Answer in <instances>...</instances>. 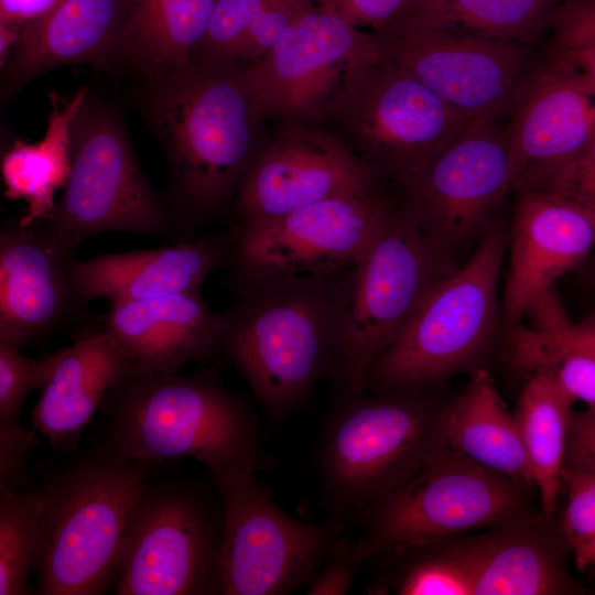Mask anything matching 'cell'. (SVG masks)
<instances>
[{
	"mask_svg": "<svg viewBox=\"0 0 595 595\" xmlns=\"http://www.w3.org/2000/svg\"><path fill=\"white\" fill-rule=\"evenodd\" d=\"M345 271L234 267L227 279L234 302L217 314L215 356L241 374L272 423L298 413L333 375L345 327Z\"/></svg>",
	"mask_w": 595,
	"mask_h": 595,
	"instance_id": "cell-1",
	"label": "cell"
},
{
	"mask_svg": "<svg viewBox=\"0 0 595 595\" xmlns=\"http://www.w3.org/2000/svg\"><path fill=\"white\" fill-rule=\"evenodd\" d=\"M147 119L163 151L165 199L186 229L231 208L267 141L240 66H192L147 84Z\"/></svg>",
	"mask_w": 595,
	"mask_h": 595,
	"instance_id": "cell-2",
	"label": "cell"
},
{
	"mask_svg": "<svg viewBox=\"0 0 595 595\" xmlns=\"http://www.w3.org/2000/svg\"><path fill=\"white\" fill-rule=\"evenodd\" d=\"M218 370L180 376L126 365L101 404L116 452L152 465L193 458L207 475L271 468L250 401L227 388Z\"/></svg>",
	"mask_w": 595,
	"mask_h": 595,
	"instance_id": "cell-3",
	"label": "cell"
},
{
	"mask_svg": "<svg viewBox=\"0 0 595 595\" xmlns=\"http://www.w3.org/2000/svg\"><path fill=\"white\" fill-rule=\"evenodd\" d=\"M151 466L123 458L109 441L48 479L41 490L37 594L98 595L115 586L133 511L152 479Z\"/></svg>",
	"mask_w": 595,
	"mask_h": 595,
	"instance_id": "cell-4",
	"label": "cell"
},
{
	"mask_svg": "<svg viewBox=\"0 0 595 595\" xmlns=\"http://www.w3.org/2000/svg\"><path fill=\"white\" fill-rule=\"evenodd\" d=\"M430 389L334 398L316 450L323 505L342 521L403 485L444 444Z\"/></svg>",
	"mask_w": 595,
	"mask_h": 595,
	"instance_id": "cell-5",
	"label": "cell"
},
{
	"mask_svg": "<svg viewBox=\"0 0 595 595\" xmlns=\"http://www.w3.org/2000/svg\"><path fill=\"white\" fill-rule=\"evenodd\" d=\"M505 235L490 228L469 260L436 281L369 368L364 391L431 389L475 359L498 318Z\"/></svg>",
	"mask_w": 595,
	"mask_h": 595,
	"instance_id": "cell-6",
	"label": "cell"
},
{
	"mask_svg": "<svg viewBox=\"0 0 595 595\" xmlns=\"http://www.w3.org/2000/svg\"><path fill=\"white\" fill-rule=\"evenodd\" d=\"M472 121L381 52L351 76L320 127L346 145L380 182L399 187Z\"/></svg>",
	"mask_w": 595,
	"mask_h": 595,
	"instance_id": "cell-7",
	"label": "cell"
},
{
	"mask_svg": "<svg viewBox=\"0 0 595 595\" xmlns=\"http://www.w3.org/2000/svg\"><path fill=\"white\" fill-rule=\"evenodd\" d=\"M71 174L51 230L77 245L119 231L191 239L178 216L144 175L119 111L90 93L72 126Z\"/></svg>",
	"mask_w": 595,
	"mask_h": 595,
	"instance_id": "cell-8",
	"label": "cell"
},
{
	"mask_svg": "<svg viewBox=\"0 0 595 595\" xmlns=\"http://www.w3.org/2000/svg\"><path fill=\"white\" fill-rule=\"evenodd\" d=\"M224 508L208 479H152L121 551L117 595L221 594Z\"/></svg>",
	"mask_w": 595,
	"mask_h": 595,
	"instance_id": "cell-9",
	"label": "cell"
},
{
	"mask_svg": "<svg viewBox=\"0 0 595 595\" xmlns=\"http://www.w3.org/2000/svg\"><path fill=\"white\" fill-rule=\"evenodd\" d=\"M454 270L401 205L367 255L345 271V327L334 398L364 392L366 375L431 286Z\"/></svg>",
	"mask_w": 595,
	"mask_h": 595,
	"instance_id": "cell-10",
	"label": "cell"
},
{
	"mask_svg": "<svg viewBox=\"0 0 595 595\" xmlns=\"http://www.w3.org/2000/svg\"><path fill=\"white\" fill-rule=\"evenodd\" d=\"M513 483L444 443L403 485L354 517L364 565L510 518L519 507Z\"/></svg>",
	"mask_w": 595,
	"mask_h": 595,
	"instance_id": "cell-11",
	"label": "cell"
},
{
	"mask_svg": "<svg viewBox=\"0 0 595 595\" xmlns=\"http://www.w3.org/2000/svg\"><path fill=\"white\" fill-rule=\"evenodd\" d=\"M224 508L223 595H281L309 585L345 521L288 515L257 473L207 475Z\"/></svg>",
	"mask_w": 595,
	"mask_h": 595,
	"instance_id": "cell-12",
	"label": "cell"
},
{
	"mask_svg": "<svg viewBox=\"0 0 595 595\" xmlns=\"http://www.w3.org/2000/svg\"><path fill=\"white\" fill-rule=\"evenodd\" d=\"M380 54L374 32L351 25L317 2L240 72L264 122L320 126L351 76Z\"/></svg>",
	"mask_w": 595,
	"mask_h": 595,
	"instance_id": "cell-13",
	"label": "cell"
},
{
	"mask_svg": "<svg viewBox=\"0 0 595 595\" xmlns=\"http://www.w3.org/2000/svg\"><path fill=\"white\" fill-rule=\"evenodd\" d=\"M371 32L388 60L472 120L511 116L534 71L522 43L407 20Z\"/></svg>",
	"mask_w": 595,
	"mask_h": 595,
	"instance_id": "cell-14",
	"label": "cell"
},
{
	"mask_svg": "<svg viewBox=\"0 0 595 595\" xmlns=\"http://www.w3.org/2000/svg\"><path fill=\"white\" fill-rule=\"evenodd\" d=\"M383 190L382 184L275 219L234 225L229 262L295 275L345 271L363 260L399 206Z\"/></svg>",
	"mask_w": 595,
	"mask_h": 595,
	"instance_id": "cell-15",
	"label": "cell"
},
{
	"mask_svg": "<svg viewBox=\"0 0 595 595\" xmlns=\"http://www.w3.org/2000/svg\"><path fill=\"white\" fill-rule=\"evenodd\" d=\"M401 205L448 258L480 234L506 195L513 170L505 129L473 120L422 171L398 187Z\"/></svg>",
	"mask_w": 595,
	"mask_h": 595,
	"instance_id": "cell-16",
	"label": "cell"
},
{
	"mask_svg": "<svg viewBox=\"0 0 595 595\" xmlns=\"http://www.w3.org/2000/svg\"><path fill=\"white\" fill-rule=\"evenodd\" d=\"M78 246L44 220L0 228V338L20 347L61 333L74 336L99 317L80 296L74 268Z\"/></svg>",
	"mask_w": 595,
	"mask_h": 595,
	"instance_id": "cell-17",
	"label": "cell"
},
{
	"mask_svg": "<svg viewBox=\"0 0 595 595\" xmlns=\"http://www.w3.org/2000/svg\"><path fill=\"white\" fill-rule=\"evenodd\" d=\"M385 183L320 126H279L231 205L235 225L275 219Z\"/></svg>",
	"mask_w": 595,
	"mask_h": 595,
	"instance_id": "cell-18",
	"label": "cell"
},
{
	"mask_svg": "<svg viewBox=\"0 0 595 595\" xmlns=\"http://www.w3.org/2000/svg\"><path fill=\"white\" fill-rule=\"evenodd\" d=\"M517 193L540 190L595 139V88L558 56L534 69L505 129Z\"/></svg>",
	"mask_w": 595,
	"mask_h": 595,
	"instance_id": "cell-19",
	"label": "cell"
},
{
	"mask_svg": "<svg viewBox=\"0 0 595 595\" xmlns=\"http://www.w3.org/2000/svg\"><path fill=\"white\" fill-rule=\"evenodd\" d=\"M502 316L520 324L554 281L595 249V215L550 192L518 193Z\"/></svg>",
	"mask_w": 595,
	"mask_h": 595,
	"instance_id": "cell-20",
	"label": "cell"
},
{
	"mask_svg": "<svg viewBox=\"0 0 595 595\" xmlns=\"http://www.w3.org/2000/svg\"><path fill=\"white\" fill-rule=\"evenodd\" d=\"M102 328L130 367L177 372L215 356L217 314L192 290L159 299L109 302Z\"/></svg>",
	"mask_w": 595,
	"mask_h": 595,
	"instance_id": "cell-21",
	"label": "cell"
},
{
	"mask_svg": "<svg viewBox=\"0 0 595 595\" xmlns=\"http://www.w3.org/2000/svg\"><path fill=\"white\" fill-rule=\"evenodd\" d=\"M125 0H63L44 18L21 26L1 66V93L11 97L29 82L64 65L118 66Z\"/></svg>",
	"mask_w": 595,
	"mask_h": 595,
	"instance_id": "cell-22",
	"label": "cell"
},
{
	"mask_svg": "<svg viewBox=\"0 0 595 595\" xmlns=\"http://www.w3.org/2000/svg\"><path fill=\"white\" fill-rule=\"evenodd\" d=\"M228 236L207 234L147 250L101 253L77 260L75 281L88 304L97 299L142 301L197 290L230 260Z\"/></svg>",
	"mask_w": 595,
	"mask_h": 595,
	"instance_id": "cell-23",
	"label": "cell"
},
{
	"mask_svg": "<svg viewBox=\"0 0 595 595\" xmlns=\"http://www.w3.org/2000/svg\"><path fill=\"white\" fill-rule=\"evenodd\" d=\"M127 361L101 317L73 336L32 412L34 429L58 452L73 451Z\"/></svg>",
	"mask_w": 595,
	"mask_h": 595,
	"instance_id": "cell-24",
	"label": "cell"
},
{
	"mask_svg": "<svg viewBox=\"0 0 595 595\" xmlns=\"http://www.w3.org/2000/svg\"><path fill=\"white\" fill-rule=\"evenodd\" d=\"M216 0H125L118 66L154 83L194 66Z\"/></svg>",
	"mask_w": 595,
	"mask_h": 595,
	"instance_id": "cell-25",
	"label": "cell"
},
{
	"mask_svg": "<svg viewBox=\"0 0 595 595\" xmlns=\"http://www.w3.org/2000/svg\"><path fill=\"white\" fill-rule=\"evenodd\" d=\"M88 94V86L78 88L71 97L50 91L51 110L44 137L37 142L15 139L2 154L3 194L26 204L25 213L18 218L21 225L53 216L55 194L64 188L71 174L72 126Z\"/></svg>",
	"mask_w": 595,
	"mask_h": 595,
	"instance_id": "cell-26",
	"label": "cell"
},
{
	"mask_svg": "<svg viewBox=\"0 0 595 595\" xmlns=\"http://www.w3.org/2000/svg\"><path fill=\"white\" fill-rule=\"evenodd\" d=\"M444 443L515 482L534 484V474L515 415L494 380L476 371L456 403L446 408Z\"/></svg>",
	"mask_w": 595,
	"mask_h": 595,
	"instance_id": "cell-27",
	"label": "cell"
},
{
	"mask_svg": "<svg viewBox=\"0 0 595 595\" xmlns=\"http://www.w3.org/2000/svg\"><path fill=\"white\" fill-rule=\"evenodd\" d=\"M439 544L467 573L473 595H542L565 589L554 555L534 537L504 533Z\"/></svg>",
	"mask_w": 595,
	"mask_h": 595,
	"instance_id": "cell-28",
	"label": "cell"
},
{
	"mask_svg": "<svg viewBox=\"0 0 595 595\" xmlns=\"http://www.w3.org/2000/svg\"><path fill=\"white\" fill-rule=\"evenodd\" d=\"M572 403L550 374L534 370L529 372L515 413L544 518L555 511Z\"/></svg>",
	"mask_w": 595,
	"mask_h": 595,
	"instance_id": "cell-29",
	"label": "cell"
},
{
	"mask_svg": "<svg viewBox=\"0 0 595 595\" xmlns=\"http://www.w3.org/2000/svg\"><path fill=\"white\" fill-rule=\"evenodd\" d=\"M561 0H407L398 20L526 44L550 25ZM397 20V21H398Z\"/></svg>",
	"mask_w": 595,
	"mask_h": 595,
	"instance_id": "cell-30",
	"label": "cell"
},
{
	"mask_svg": "<svg viewBox=\"0 0 595 595\" xmlns=\"http://www.w3.org/2000/svg\"><path fill=\"white\" fill-rule=\"evenodd\" d=\"M43 505L41 490L0 485V595L32 593Z\"/></svg>",
	"mask_w": 595,
	"mask_h": 595,
	"instance_id": "cell-31",
	"label": "cell"
},
{
	"mask_svg": "<svg viewBox=\"0 0 595 595\" xmlns=\"http://www.w3.org/2000/svg\"><path fill=\"white\" fill-rule=\"evenodd\" d=\"M515 364L528 372L550 374L573 402L595 407V358L533 327H510Z\"/></svg>",
	"mask_w": 595,
	"mask_h": 595,
	"instance_id": "cell-32",
	"label": "cell"
},
{
	"mask_svg": "<svg viewBox=\"0 0 595 595\" xmlns=\"http://www.w3.org/2000/svg\"><path fill=\"white\" fill-rule=\"evenodd\" d=\"M272 0H216L194 66H238Z\"/></svg>",
	"mask_w": 595,
	"mask_h": 595,
	"instance_id": "cell-33",
	"label": "cell"
},
{
	"mask_svg": "<svg viewBox=\"0 0 595 595\" xmlns=\"http://www.w3.org/2000/svg\"><path fill=\"white\" fill-rule=\"evenodd\" d=\"M386 554L403 559L397 594L473 595L467 573L439 543L409 547Z\"/></svg>",
	"mask_w": 595,
	"mask_h": 595,
	"instance_id": "cell-34",
	"label": "cell"
},
{
	"mask_svg": "<svg viewBox=\"0 0 595 595\" xmlns=\"http://www.w3.org/2000/svg\"><path fill=\"white\" fill-rule=\"evenodd\" d=\"M20 346L0 338V422L18 421L28 396L43 389L64 347L41 357L20 353Z\"/></svg>",
	"mask_w": 595,
	"mask_h": 595,
	"instance_id": "cell-35",
	"label": "cell"
},
{
	"mask_svg": "<svg viewBox=\"0 0 595 595\" xmlns=\"http://www.w3.org/2000/svg\"><path fill=\"white\" fill-rule=\"evenodd\" d=\"M526 315L531 317V327L595 358V313L573 324L553 286L534 300Z\"/></svg>",
	"mask_w": 595,
	"mask_h": 595,
	"instance_id": "cell-36",
	"label": "cell"
},
{
	"mask_svg": "<svg viewBox=\"0 0 595 595\" xmlns=\"http://www.w3.org/2000/svg\"><path fill=\"white\" fill-rule=\"evenodd\" d=\"M561 482L569 491L563 532L575 550L595 536V473L563 467Z\"/></svg>",
	"mask_w": 595,
	"mask_h": 595,
	"instance_id": "cell-37",
	"label": "cell"
},
{
	"mask_svg": "<svg viewBox=\"0 0 595 595\" xmlns=\"http://www.w3.org/2000/svg\"><path fill=\"white\" fill-rule=\"evenodd\" d=\"M363 565L357 538L342 532L331 544L321 566L307 585L306 594H347Z\"/></svg>",
	"mask_w": 595,
	"mask_h": 595,
	"instance_id": "cell-38",
	"label": "cell"
},
{
	"mask_svg": "<svg viewBox=\"0 0 595 595\" xmlns=\"http://www.w3.org/2000/svg\"><path fill=\"white\" fill-rule=\"evenodd\" d=\"M549 26V56L595 45V0H561Z\"/></svg>",
	"mask_w": 595,
	"mask_h": 595,
	"instance_id": "cell-39",
	"label": "cell"
},
{
	"mask_svg": "<svg viewBox=\"0 0 595 595\" xmlns=\"http://www.w3.org/2000/svg\"><path fill=\"white\" fill-rule=\"evenodd\" d=\"M540 190L595 215V139L580 154L554 172Z\"/></svg>",
	"mask_w": 595,
	"mask_h": 595,
	"instance_id": "cell-40",
	"label": "cell"
},
{
	"mask_svg": "<svg viewBox=\"0 0 595 595\" xmlns=\"http://www.w3.org/2000/svg\"><path fill=\"white\" fill-rule=\"evenodd\" d=\"M20 421L0 422V485L30 490L29 454L41 445L35 432Z\"/></svg>",
	"mask_w": 595,
	"mask_h": 595,
	"instance_id": "cell-41",
	"label": "cell"
},
{
	"mask_svg": "<svg viewBox=\"0 0 595 595\" xmlns=\"http://www.w3.org/2000/svg\"><path fill=\"white\" fill-rule=\"evenodd\" d=\"M351 25L367 31L382 30L402 14L407 0H318Z\"/></svg>",
	"mask_w": 595,
	"mask_h": 595,
	"instance_id": "cell-42",
	"label": "cell"
},
{
	"mask_svg": "<svg viewBox=\"0 0 595 595\" xmlns=\"http://www.w3.org/2000/svg\"><path fill=\"white\" fill-rule=\"evenodd\" d=\"M563 467L595 473V407L571 411Z\"/></svg>",
	"mask_w": 595,
	"mask_h": 595,
	"instance_id": "cell-43",
	"label": "cell"
},
{
	"mask_svg": "<svg viewBox=\"0 0 595 595\" xmlns=\"http://www.w3.org/2000/svg\"><path fill=\"white\" fill-rule=\"evenodd\" d=\"M63 0H0V23L23 26L52 12Z\"/></svg>",
	"mask_w": 595,
	"mask_h": 595,
	"instance_id": "cell-44",
	"label": "cell"
},
{
	"mask_svg": "<svg viewBox=\"0 0 595 595\" xmlns=\"http://www.w3.org/2000/svg\"><path fill=\"white\" fill-rule=\"evenodd\" d=\"M555 56L575 67L595 88V45L571 50Z\"/></svg>",
	"mask_w": 595,
	"mask_h": 595,
	"instance_id": "cell-45",
	"label": "cell"
},
{
	"mask_svg": "<svg viewBox=\"0 0 595 595\" xmlns=\"http://www.w3.org/2000/svg\"><path fill=\"white\" fill-rule=\"evenodd\" d=\"M592 275H593V280L595 281V256H594V258H593Z\"/></svg>",
	"mask_w": 595,
	"mask_h": 595,
	"instance_id": "cell-46",
	"label": "cell"
}]
</instances>
